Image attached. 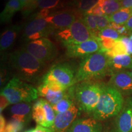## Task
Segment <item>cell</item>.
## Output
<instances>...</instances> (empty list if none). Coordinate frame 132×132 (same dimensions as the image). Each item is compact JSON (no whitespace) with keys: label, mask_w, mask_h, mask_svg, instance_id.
I'll return each mask as SVG.
<instances>
[{"label":"cell","mask_w":132,"mask_h":132,"mask_svg":"<svg viewBox=\"0 0 132 132\" xmlns=\"http://www.w3.org/2000/svg\"><path fill=\"white\" fill-rule=\"evenodd\" d=\"M9 67L15 72L18 78L28 82H34L42 73L45 64L22 48L15 51L9 57Z\"/></svg>","instance_id":"6da1fadb"},{"label":"cell","mask_w":132,"mask_h":132,"mask_svg":"<svg viewBox=\"0 0 132 132\" xmlns=\"http://www.w3.org/2000/svg\"><path fill=\"white\" fill-rule=\"evenodd\" d=\"M109 57L103 50L87 56L81 62L75 73L74 85L77 82L89 81L111 74Z\"/></svg>","instance_id":"7a4b0ae2"},{"label":"cell","mask_w":132,"mask_h":132,"mask_svg":"<svg viewBox=\"0 0 132 132\" xmlns=\"http://www.w3.org/2000/svg\"><path fill=\"white\" fill-rule=\"evenodd\" d=\"M123 96L114 87L109 85H104L98 103L91 118L99 121L116 117L124 104Z\"/></svg>","instance_id":"3957f363"},{"label":"cell","mask_w":132,"mask_h":132,"mask_svg":"<svg viewBox=\"0 0 132 132\" xmlns=\"http://www.w3.org/2000/svg\"><path fill=\"white\" fill-rule=\"evenodd\" d=\"M103 84L83 81L70 87L69 91L81 111L91 115L98 103Z\"/></svg>","instance_id":"277c9868"},{"label":"cell","mask_w":132,"mask_h":132,"mask_svg":"<svg viewBox=\"0 0 132 132\" xmlns=\"http://www.w3.org/2000/svg\"><path fill=\"white\" fill-rule=\"evenodd\" d=\"M1 95H4L11 105L19 103H30L37 100V89L18 77L12 78L1 90Z\"/></svg>","instance_id":"5b68a950"},{"label":"cell","mask_w":132,"mask_h":132,"mask_svg":"<svg viewBox=\"0 0 132 132\" xmlns=\"http://www.w3.org/2000/svg\"><path fill=\"white\" fill-rule=\"evenodd\" d=\"M56 36L64 46L97 39L87 27L82 19H77L67 28L58 31Z\"/></svg>","instance_id":"8992f818"},{"label":"cell","mask_w":132,"mask_h":132,"mask_svg":"<svg viewBox=\"0 0 132 132\" xmlns=\"http://www.w3.org/2000/svg\"><path fill=\"white\" fill-rule=\"evenodd\" d=\"M23 48L44 64L52 60L57 54L56 46L46 37L29 41L24 44Z\"/></svg>","instance_id":"52a82bcc"},{"label":"cell","mask_w":132,"mask_h":132,"mask_svg":"<svg viewBox=\"0 0 132 132\" xmlns=\"http://www.w3.org/2000/svg\"><path fill=\"white\" fill-rule=\"evenodd\" d=\"M74 71L67 64H59L52 66V68L43 77L42 82L52 81L56 82L65 89L74 85Z\"/></svg>","instance_id":"ba28073f"},{"label":"cell","mask_w":132,"mask_h":132,"mask_svg":"<svg viewBox=\"0 0 132 132\" xmlns=\"http://www.w3.org/2000/svg\"><path fill=\"white\" fill-rule=\"evenodd\" d=\"M54 30V29L48 23L45 19L36 16L26 24L22 39L23 40L28 42L29 41L47 37L53 32Z\"/></svg>","instance_id":"9c48e42d"},{"label":"cell","mask_w":132,"mask_h":132,"mask_svg":"<svg viewBox=\"0 0 132 132\" xmlns=\"http://www.w3.org/2000/svg\"><path fill=\"white\" fill-rule=\"evenodd\" d=\"M66 54L70 57H87V56L103 50L97 39H92L77 44L65 46Z\"/></svg>","instance_id":"30bf717a"},{"label":"cell","mask_w":132,"mask_h":132,"mask_svg":"<svg viewBox=\"0 0 132 132\" xmlns=\"http://www.w3.org/2000/svg\"><path fill=\"white\" fill-rule=\"evenodd\" d=\"M116 132H132V95L127 97L114 122Z\"/></svg>","instance_id":"8fae6325"},{"label":"cell","mask_w":132,"mask_h":132,"mask_svg":"<svg viewBox=\"0 0 132 132\" xmlns=\"http://www.w3.org/2000/svg\"><path fill=\"white\" fill-rule=\"evenodd\" d=\"M108 85L114 87L123 96L132 95V77L130 72L124 70L113 73Z\"/></svg>","instance_id":"7c38bea8"},{"label":"cell","mask_w":132,"mask_h":132,"mask_svg":"<svg viewBox=\"0 0 132 132\" xmlns=\"http://www.w3.org/2000/svg\"><path fill=\"white\" fill-rule=\"evenodd\" d=\"M79 108L73 105L68 111L56 114L52 129L54 132H67L73 122L77 119Z\"/></svg>","instance_id":"4fadbf2b"},{"label":"cell","mask_w":132,"mask_h":132,"mask_svg":"<svg viewBox=\"0 0 132 132\" xmlns=\"http://www.w3.org/2000/svg\"><path fill=\"white\" fill-rule=\"evenodd\" d=\"M77 16L72 11H62V12L53 14L47 18L45 20L54 29L63 30L72 25L77 20Z\"/></svg>","instance_id":"5bb4252c"},{"label":"cell","mask_w":132,"mask_h":132,"mask_svg":"<svg viewBox=\"0 0 132 132\" xmlns=\"http://www.w3.org/2000/svg\"><path fill=\"white\" fill-rule=\"evenodd\" d=\"M67 132H103L100 121L90 118L77 119Z\"/></svg>","instance_id":"9a60e30c"},{"label":"cell","mask_w":132,"mask_h":132,"mask_svg":"<svg viewBox=\"0 0 132 132\" xmlns=\"http://www.w3.org/2000/svg\"><path fill=\"white\" fill-rule=\"evenodd\" d=\"M32 106L30 103L14 104L10 108V113L12 119H15L27 124L32 118Z\"/></svg>","instance_id":"2e32d148"},{"label":"cell","mask_w":132,"mask_h":132,"mask_svg":"<svg viewBox=\"0 0 132 132\" xmlns=\"http://www.w3.org/2000/svg\"><path fill=\"white\" fill-rule=\"evenodd\" d=\"M109 64L111 75L116 72L132 70V56L129 54H122L109 57Z\"/></svg>","instance_id":"e0dca14e"},{"label":"cell","mask_w":132,"mask_h":132,"mask_svg":"<svg viewBox=\"0 0 132 132\" xmlns=\"http://www.w3.org/2000/svg\"><path fill=\"white\" fill-rule=\"evenodd\" d=\"M21 28L17 24L9 26L2 33L0 38V50L1 52L7 50L12 46Z\"/></svg>","instance_id":"ac0fdd59"},{"label":"cell","mask_w":132,"mask_h":132,"mask_svg":"<svg viewBox=\"0 0 132 132\" xmlns=\"http://www.w3.org/2000/svg\"><path fill=\"white\" fill-rule=\"evenodd\" d=\"M37 90L39 96L44 98L52 106L58 103L68 93L67 90L61 92L54 91L44 83H42L37 87Z\"/></svg>","instance_id":"d6986e66"},{"label":"cell","mask_w":132,"mask_h":132,"mask_svg":"<svg viewBox=\"0 0 132 132\" xmlns=\"http://www.w3.org/2000/svg\"><path fill=\"white\" fill-rule=\"evenodd\" d=\"M22 4L20 0H9L0 15V21L2 23H7L11 21L14 15L22 9Z\"/></svg>","instance_id":"ffe728a7"},{"label":"cell","mask_w":132,"mask_h":132,"mask_svg":"<svg viewBox=\"0 0 132 132\" xmlns=\"http://www.w3.org/2000/svg\"><path fill=\"white\" fill-rule=\"evenodd\" d=\"M132 15V8H121L114 14L108 15L110 23L124 25Z\"/></svg>","instance_id":"44dd1931"},{"label":"cell","mask_w":132,"mask_h":132,"mask_svg":"<svg viewBox=\"0 0 132 132\" xmlns=\"http://www.w3.org/2000/svg\"><path fill=\"white\" fill-rule=\"evenodd\" d=\"M32 118L37 125L45 127V116L44 107H43L42 98L39 99L37 101H36L34 105H32Z\"/></svg>","instance_id":"7402d4cb"},{"label":"cell","mask_w":132,"mask_h":132,"mask_svg":"<svg viewBox=\"0 0 132 132\" xmlns=\"http://www.w3.org/2000/svg\"><path fill=\"white\" fill-rule=\"evenodd\" d=\"M75 105V104L74 103L73 97L70 94V91L69 90L67 94L62 100H61L58 103L52 106V107L53 108L54 113H56V114H57L64 113V112L68 111Z\"/></svg>","instance_id":"603a6c76"},{"label":"cell","mask_w":132,"mask_h":132,"mask_svg":"<svg viewBox=\"0 0 132 132\" xmlns=\"http://www.w3.org/2000/svg\"><path fill=\"white\" fill-rule=\"evenodd\" d=\"M98 4L106 15H110L122 8L120 1L116 0H100Z\"/></svg>","instance_id":"cb8c5ba5"},{"label":"cell","mask_w":132,"mask_h":132,"mask_svg":"<svg viewBox=\"0 0 132 132\" xmlns=\"http://www.w3.org/2000/svg\"><path fill=\"white\" fill-rule=\"evenodd\" d=\"M42 102L45 116V127L52 128V127L53 126L54 122L56 113H54V111L52 105L45 99L42 98Z\"/></svg>","instance_id":"d4e9b609"},{"label":"cell","mask_w":132,"mask_h":132,"mask_svg":"<svg viewBox=\"0 0 132 132\" xmlns=\"http://www.w3.org/2000/svg\"><path fill=\"white\" fill-rule=\"evenodd\" d=\"M105 52L109 57H113L122 54H129L126 45L120 40V39L116 41L115 44L111 50Z\"/></svg>","instance_id":"484cf974"},{"label":"cell","mask_w":132,"mask_h":132,"mask_svg":"<svg viewBox=\"0 0 132 132\" xmlns=\"http://www.w3.org/2000/svg\"><path fill=\"white\" fill-rule=\"evenodd\" d=\"M82 19L86 25L87 26V27L89 28V29L95 36V37L96 38H98V34L100 31L97 29L96 22H95L94 15L84 14L83 18Z\"/></svg>","instance_id":"4316f807"},{"label":"cell","mask_w":132,"mask_h":132,"mask_svg":"<svg viewBox=\"0 0 132 132\" xmlns=\"http://www.w3.org/2000/svg\"><path fill=\"white\" fill-rule=\"evenodd\" d=\"M121 36L122 35H120L116 30L108 26L99 32L98 38H106L116 40L119 39Z\"/></svg>","instance_id":"83f0119b"},{"label":"cell","mask_w":132,"mask_h":132,"mask_svg":"<svg viewBox=\"0 0 132 132\" xmlns=\"http://www.w3.org/2000/svg\"><path fill=\"white\" fill-rule=\"evenodd\" d=\"M99 1L100 0H79L78 3L79 11L85 14L98 4Z\"/></svg>","instance_id":"f1b7e54d"},{"label":"cell","mask_w":132,"mask_h":132,"mask_svg":"<svg viewBox=\"0 0 132 132\" xmlns=\"http://www.w3.org/2000/svg\"><path fill=\"white\" fill-rule=\"evenodd\" d=\"M24 125L19 120L12 119L6 125V132H20L24 128Z\"/></svg>","instance_id":"f546056e"},{"label":"cell","mask_w":132,"mask_h":132,"mask_svg":"<svg viewBox=\"0 0 132 132\" xmlns=\"http://www.w3.org/2000/svg\"><path fill=\"white\" fill-rule=\"evenodd\" d=\"M60 0H37V7L40 9H50L55 7Z\"/></svg>","instance_id":"4dcf8cb0"},{"label":"cell","mask_w":132,"mask_h":132,"mask_svg":"<svg viewBox=\"0 0 132 132\" xmlns=\"http://www.w3.org/2000/svg\"><path fill=\"white\" fill-rule=\"evenodd\" d=\"M94 16L95 22H96L97 29L99 31L108 27L110 25V22L108 20V15L100 16L94 15Z\"/></svg>","instance_id":"1f68e13d"},{"label":"cell","mask_w":132,"mask_h":132,"mask_svg":"<svg viewBox=\"0 0 132 132\" xmlns=\"http://www.w3.org/2000/svg\"><path fill=\"white\" fill-rule=\"evenodd\" d=\"M120 39L126 45L128 49V54L132 56V34L128 36L125 35L122 36Z\"/></svg>","instance_id":"d6a6232c"},{"label":"cell","mask_w":132,"mask_h":132,"mask_svg":"<svg viewBox=\"0 0 132 132\" xmlns=\"http://www.w3.org/2000/svg\"><path fill=\"white\" fill-rule=\"evenodd\" d=\"M85 14H92V15H100V16H103L106 15L104 13L103 11L102 10V7L98 4H97L96 6H94L93 8H92L90 11L88 12L85 13Z\"/></svg>","instance_id":"836d02e7"},{"label":"cell","mask_w":132,"mask_h":132,"mask_svg":"<svg viewBox=\"0 0 132 132\" xmlns=\"http://www.w3.org/2000/svg\"><path fill=\"white\" fill-rule=\"evenodd\" d=\"M109 27L112 28L116 30L119 33L120 35L122 36H125V33H127V32H128L124 25H120V24H115L113 23H110Z\"/></svg>","instance_id":"e575fe53"},{"label":"cell","mask_w":132,"mask_h":132,"mask_svg":"<svg viewBox=\"0 0 132 132\" xmlns=\"http://www.w3.org/2000/svg\"><path fill=\"white\" fill-rule=\"evenodd\" d=\"M24 132H54L52 128L44 127L41 125H37L36 127L27 130Z\"/></svg>","instance_id":"d590c367"},{"label":"cell","mask_w":132,"mask_h":132,"mask_svg":"<svg viewBox=\"0 0 132 132\" xmlns=\"http://www.w3.org/2000/svg\"><path fill=\"white\" fill-rule=\"evenodd\" d=\"M11 105L7 99L5 97L4 95H1V107H0V111H1V114L2 113L3 110H4L6 107Z\"/></svg>","instance_id":"8d00e7d4"},{"label":"cell","mask_w":132,"mask_h":132,"mask_svg":"<svg viewBox=\"0 0 132 132\" xmlns=\"http://www.w3.org/2000/svg\"><path fill=\"white\" fill-rule=\"evenodd\" d=\"M6 120L1 113L0 116V132H6Z\"/></svg>","instance_id":"74e56055"},{"label":"cell","mask_w":132,"mask_h":132,"mask_svg":"<svg viewBox=\"0 0 132 132\" xmlns=\"http://www.w3.org/2000/svg\"><path fill=\"white\" fill-rule=\"evenodd\" d=\"M120 3L122 8H132V0H121Z\"/></svg>","instance_id":"f35d334b"},{"label":"cell","mask_w":132,"mask_h":132,"mask_svg":"<svg viewBox=\"0 0 132 132\" xmlns=\"http://www.w3.org/2000/svg\"><path fill=\"white\" fill-rule=\"evenodd\" d=\"M20 1L21 4H22V8H23L36 3L37 0H20Z\"/></svg>","instance_id":"ab89813d"},{"label":"cell","mask_w":132,"mask_h":132,"mask_svg":"<svg viewBox=\"0 0 132 132\" xmlns=\"http://www.w3.org/2000/svg\"><path fill=\"white\" fill-rule=\"evenodd\" d=\"M124 26L128 31L132 32V15L130 16V18L124 24Z\"/></svg>","instance_id":"60d3db41"},{"label":"cell","mask_w":132,"mask_h":132,"mask_svg":"<svg viewBox=\"0 0 132 132\" xmlns=\"http://www.w3.org/2000/svg\"><path fill=\"white\" fill-rule=\"evenodd\" d=\"M130 74H131V77H132V70H131V72H130Z\"/></svg>","instance_id":"b9f144b4"},{"label":"cell","mask_w":132,"mask_h":132,"mask_svg":"<svg viewBox=\"0 0 132 132\" xmlns=\"http://www.w3.org/2000/svg\"><path fill=\"white\" fill-rule=\"evenodd\" d=\"M110 132H116V131H114V130H112V131H110Z\"/></svg>","instance_id":"7bdbcfd3"},{"label":"cell","mask_w":132,"mask_h":132,"mask_svg":"<svg viewBox=\"0 0 132 132\" xmlns=\"http://www.w3.org/2000/svg\"><path fill=\"white\" fill-rule=\"evenodd\" d=\"M116 1H121V0H116Z\"/></svg>","instance_id":"ee69618b"}]
</instances>
